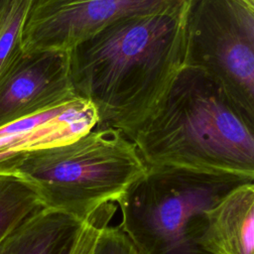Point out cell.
<instances>
[{
  "label": "cell",
  "mask_w": 254,
  "mask_h": 254,
  "mask_svg": "<svg viewBox=\"0 0 254 254\" xmlns=\"http://www.w3.org/2000/svg\"><path fill=\"white\" fill-rule=\"evenodd\" d=\"M185 66L213 78L254 122V0H188Z\"/></svg>",
  "instance_id": "5b68a950"
},
{
  "label": "cell",
  "mask_w": 254,
  "mask_h": 254,
  "mask_svg": "<svg viewBox=\"0 0 254 254\" xmlns=\"http://www.w3.org/2000/svg\"><path fill=\"white\" fill-rule=\"evenodd\" d=\"M8 4H9V0H0V27H1V24L3 22Z\"/></svg>",
  "instance_id": "5bb4252c"
},
{
  "label": "cell",
  "mask_w": 254,
  "mask_h": 254,
  "mask_svg": "<svg viewBox=\"0 0 254 254\" xmlns=\"http://www.w3.org/2000/svg\"><path fill=\"white\" fill-rule=\"evenodd\" d=\"M186 8L121 18L68 51L73 91L96 127L132 141L154 114L185 67Z\"/></svg>",
  "instance_id": "6da1fadb"
},
{
  "label": "cell",
  "mask_w": 254,
  "mask_h": 254,
  "mask_svg": "<svg viewBox=\"0 0 254 254\" xmlns=\"http://www.w3.org/2000/svg\"><path fill=\"white\" fill-rule=\"evenodd\" d=\"M116 206L107 203L99 207L82 224L69 254H94L98 236L103 226L109 223Z\"/></svg>",
  "instance_id": "7c38bea8"
},
{
  "label": "cell",
  "mask_w": 254,
  "mask_h": 254,
  "mask_svg": "<svg viewBox=\"0 0 254 254\" xmlns=\"http://www.w3.org/2000/svg\"><path fill=\"white\" fill-rule=\"evenodd\" d=\"M197 245L208 254H254V182L236 187L206 211Z\"/></svg>",
  "instance_id": "ba28073f"
},
{
  "label": "cell",
  "mask_w": 254,
  "mask_h": 254,
  "mask_svg": "<svg viewBox=\"0 0 254 254\" xmlns=\"http://www.w3.org/2000/svg\"><path fill=\"white\" fill-rule=\"evenodd\" d=\"M75 98L68 51H22L0 76V127Z\"/></svg>",
  "instance_id": "52a82bcc"
},
{
  "label": "cell",
  "mask_w": 254,
  "mask_h": 254,
  "mask_svg": "<svg viewBox=\"0 0 254 254\" xmlns=\"http://www.w3.org/2000/svg\"><path fill=\"white\" fill-rule=\"evenodd\" d=\"M94 254H139L136 247L119 226L106 224L97 239Z\"/></svg>",
  "instance_id": "4fadbf2b"
},
{
  "label": "cell",
  "mask_w": 254,
  "mask_h": 254,
  "mask_svg": "<svg viewBox=\"0 0 254 254\" xmlns=\"http://www.w3.org/2000/svg\"><path fill=\"white\" fill-rule=\"evenodd\" d=\"M35 0H9L0 27V76L22 52V32Z\"/></svg>",
  "instance_id": "8fae6325"
},
{
  "label": "cell",
  "mask_w": 254,
  "mask_h": 254,
  "mask_svg": "<svg viewBox=\"0 0 254 254\" xmlns=\"http://www.w3.org/2000/svg\"><path fill=\"white\" fill-rule=\"evenodd\" d=\"M254 179L228 173L147 166L117 200L120 228L139 254H199L206 211Z\"/></svg>",
  "instance_id": "277c9868"
},
{
  "label": "cell",
  "mask_w": 254,
  "mask_h": 254,
  "mask_svg": "<svg viewBox=\"0 0 254 254\" xmlns=\"http://www.w3.org/2000/svg\"><path fill=\"white\" fill-rule=\"evenodd\" d=\"M132 142L146 166L254 179V122L199 69L181 70Z\"/></svg>",
  "instance_id": "7a4b0ae2"
},
{
  "label": "cell",
  "mask_w": 254,
  "mask_h": 254,
  "mask_svg": "<svg viewBox=\"0 0 254 254\" xmlns=\"http://www.w3.org/2000/svg\"><path fill=\"white\" fill-rule=\"evenodd\" d=\"M199 254H208V253H205V252H202V253H199Z\"/></svg>",
  "instance_id": "9a60e30c"
},
{
  "label": "cell",
  "mask_w": 254,
  "mask_h": 254,
  "mask_svg": "<svg viewBox=\"0 0 254 254\" xmlns=\"http://www.w3.org/2000/svg\"><path fill=\"white\" fill-rule=\"evenodd\" d=\"M147 171L135 144L121 131L94 127L64 144L22 153L2 173H15L38 190L44 206L86 220L114 203Z\"/></svg>",
  "instance_id": "3957f363"
},
{
  "label": "cell",
  "mask_w": 254,
  "mask_h": 254,
  "mask_svg": "<svg viewBox=\"0 0 254 254\" xmlns=\"http://www.w3.org/2000/svg\"><path fill=\"white\" fill-rule=\"evenodd\" d=\"M84 221L43 206L0 243V254H69Z\"/></svg>",
  "instance_id": "9c48e42d"
},
{
  "label": "cell",
  "mask_w": 254,
  "mask_h": 254,
  "mask_svg": "<svg viewBox=\"0 0 254 254\" xmlns=\"http://www.w3.org/2000/svg\"><path fill=\"white\" fill-rule=\"evenodd\" d=\"M43 206L29 181L15 173L0 174V243Z\"/></svg>",
  "instance_id": "30bf717a"
},
{
  "label": "cell",
  "mask_w": 254,
  "mask_h": 254,
  "mask_svg": "<svg viewBox=\"0 0 254 254\" xmlns=\"http://www.w3.org/2000/svg\"><path fill=\"white\" fill-rule=\"evenodd\" d=\"M188 0H35L22 51H69L111 23L132 15L180 10Z\"/></svg>",
  "instance_id": "8992f818"
}]
</instances>
